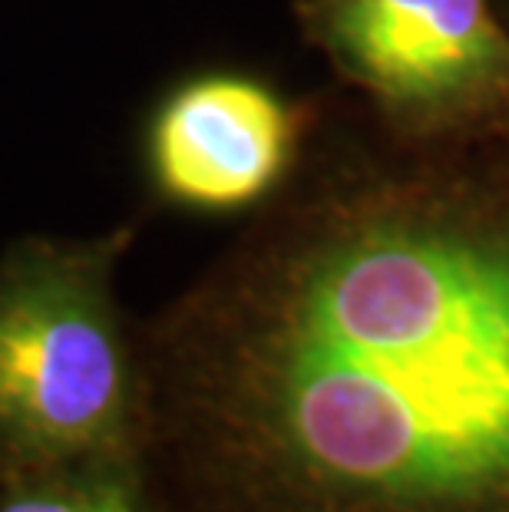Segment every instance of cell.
Listing matches in <instances>:
<instances>
[{"label":"cell","mask_w":509,"mask_h":512,"mask_svg":"<svg viewBox=\"0 0 509 512\" xmlns=\"http://www.w3.org/2000/svg\"><path fill=\"white\" fill-rule=\"evenodd\" d=\"M305 20L400 136L509 126V30L490 0H308Z\"/></svg>","instance_id":"cell-3"},{"label":"cell","mask_w":509,"mask_h":512,"mask_svg":"<svg viewBox=\"0 0 509 512\" xmlns=\"http://www.w3.org/2000/svg\"><path fill=\"white\" fill-rule=\"evenodd\" d=\"M186 512H509V126L400 136L172 314Z\"/></svg>","instance_id":"cell-1"},{"label":"cell","mask_w":509,"mask_h":512,"mask_svg":"<svg viewBox=\"0 0 509 512\" xmlns=\"http://www.w3.org/2000/svg\"><path fill=\"white\" fill-rule=\"evenodd\" d=\"M301 113L238 73L182 83L156 113L149 162L162 195L186 209L235 212L262 202L298 156Z\"/></svg>","instance_id":"cell-4"},{"label":"cell","mask_w":509,"mask_h":512,"mask_svg":"<svg viewBox=\"0 0 509 512\" xmlns=\"http://www.w3.org/2000/svg\"><path fill=\"white\" fill-rule=\"evenodd\" d=\"M133 460L30 470L4 493L0 512H153Z\"/></svg>","instance_id":"cell-5"},{"label":"cell","mask_w":509,"mask_h":512,"mask_svg":"<svg viewBox=\"0 0 509 512\" xmlns=\"http://www.w3.org/2000/svg\"><path fill=\"white\" fill-rule=\"evenodd\" d=\"M113 242L0 265V456L20 473L133 460L146 403L113 301Z\"/></svg>","instance_id":"cell-2"}]
</instances>
